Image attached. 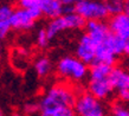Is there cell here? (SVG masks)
Listing matches in <instances>:
<instances>
[{
    "instance_id": "cell-1",
    "label": "cell",
    "mask_w": 129,
    "mask_h": 116,
    "mask_svg": "<svg viewBox=\"0 0 129 116\" xmlns=\"http://www.w3.org/2000/svg\"><path fill=\"white\" fill-rule=\"evenodd\" d=\"M114 66V65H113ZM111 66L102 63H92L88 71V91L90 95L101 101L108 100L114 94L113 86L109 79V74Z\"/></svg>"
},
{
    "instance_id": "cell-2",
    "label": "cell",
    "mask_w": 129,
    "mask_h": 116,
    "mask_svg": "<svg viewBox=\"0 0 129 116\" xmlns=\"http://www.w3.org/2000/svg\"><path fill=\"white\" fill-rule=\"evenodd\" d=\"M77 94L68 83H57L52 85L42 97L38 105H67L74 107Z\"/></svg>"
},
{
    "instance_id": "cell-3",
    "label": "cell",
    "mask_w": 129,
    "mask_h": 116,
    "mask_svg": "<svg viewBox=\"0 0 129 116\" xmlns=\"http://www.w3.org/2000/svg\"><path fill=\"white\" fill-rule=\"evenodd\" d=\"M57 72L69 82H81L88 76V65L76 56H64L57 63Z\"/></svg>"
},
{
    "instance_id": "cell-4",
    "label": "cell",
    "mask_w": 129,
    "mask_h": 116,
    "mask_svg": "<svg viewBox=\"0 0 129 116\" xmlns=\"http://www.w3.org/2000/svg\"><path fill=\"white\" fill-rule=\"evenodd\" d=\"M85 20L81 16H78L76 12H70V13H63L62 16L57 17L55 19H51V21L47 24L46 31L50 40L55 38L57 35L65 30H78L85 26Z\"/></svg>"
},
{
    "instance_id": "cell-5",
    "label": "cell",
    "mask_w": 129,
    "mask_h": 116,
    "mask_svg": "<svg viewBox=\"0 0 129 116\" xmlns=\"http://www.w3.org/2000/svg\"><path fill=\"white\" fill-rule=\"evenodd\" d=\"M76 116H107V109L101 100L89 93L78 94L74 103Z\"/></svg>"
},
{
    "instance_id": "cell-6",
    "label": "cell",
    "mask_w": 129,
    "mask_h": 116,
    "mask_svg": "<svg viewBox=\"0 0 129 116\" xmlns=\"http://www.w3.org/2000/svg\"><path fill=\"white\" fill-rule=\"evenodd\" d=\"M74 11L85 21L104 20L109 17L106 3L103 0H83L74 6Z\"/></svg>"
},
{
    "instance_id": "cell-7",
    "label": "cell",
    "mask_w": 129,
    "mask_h": 116,
    "mask_svg": "<svg viewBox=\"0 0 129 116\" xmlns=\"http://www.w3.org/2000/svg\"><path fill=\"white\" fill-rule=\"evenodd\" d=\"M42 17V13L37 7L26 8L19 7L13 10L11 17H10V24L11 27L14 30H30L35 26L36 21Z\"/></svg>"
},
{
    "instance_id": "cell-8",
    "label": "cell",
    "mask_w": 129,
    "mask_h": 116,
    "mask_svg": "<svg viewBox=\"0 0 129 116\" xmlns=\"http://www.w3.org/2000/svg\"><path fill=\"white\" fill-rule=\"evenodd\" d=\"M109 79L113 86L114 93H116L121 102L129 100V74L121 66H111Z\"/></svg>"
},
{
    "instance_id": "cell-9",
    "label": "cell",
    "mask_w": 129,
    "mask_h": 116,
    "mask_svg": "<svg viewBox=\"0 0 129 116\" xmlns=\"http://www.w3.org/2000/svg\"><path fill=\"white\" fill-rule=\"evenodd\" d=\"M76 57L86 65H91L95 62V44L89 36L84 33L76 45Z\"/></svg>"
},
{
    "instance_id": "cell-10",
    "label": "cell",
    "mask_w": 129,
    "mask_h": 116,
    "mask_svg": "<svg viewBox=\"0 0 129 116\" xmlns=\"http://www.w3.org/2000/svg\"><path fill=\"white\" fill-rule=\"evenodd\" d=\"M110 32L120 38L129 40V14L128 12H122L114 14L108 24Z\"/></svg>"
},
{
    "instance_id": "cell-11",
    "label": "cell",
    "mask_w": 129,
    "mask_h": 116,
    "mask_svg": "<svg viewBox=\"0 0 129 116\" xmlns=\"http://www.w3.org/2000/svg\"><path fill=\"white\" fill-rule=\"evenodd\" d=\"M37 8L40 11L42 16L50 19H55L62 16L64 12V5L62 0H42Z\"/></svg>"
},
{
    "instance_id": "cell-12",
    "label": "cell",
    "mask_w": 129,
    "mask_h": 116,
    "mask_svg": "<svg viewBox=\"0 0 129 116\" xmlns=\"http://www.w3.org/2000/svg\"><path fill=\"white\" fill-rule=\"evenodd\" d=\"M40 116H76L74 107L67 105H38Z\"/></svg>"
},
{
    "instance_id": "cell-13",
    "label": "cell",
    "mask_w": 129,
    "mask_h": 116,
    "mask_svg": "<svg viewBox=\"0 0 129 116\" xmlns=\"http://www.w3.org/2000/svg\"><path fill=\"white\" fill-rule=\"evenodd\" d=\"M106 6L109 16L118 14L122 12H128V3L125 0H106Z\"/></svg>"
},
{
    "instance_id": "cell-14",
    "label": "cell",
    "mask_w": 129,
    "mask_h": 116,
    "mask_svg": "<svg viewBox=\"0 0 129 116\" xmlns=\"http://www.w3.org/2000/svg\"><path fill=\"white\" fill-rule=\"evenodd\" d=\"M52 69V63L47 57H40L38 58L35 63V71L39 77H45L50 74Z\"/></svg>"
},
{
    "instance_id": "cell-15",
    "label": "cell",
    "mask_w": 129,
    "mask_h": 116,
    "mask_svg": "<svg viewBox=\"0 0 129 116\" xmlns=\"http://www.w3.org/2000/svg\"><path fill=\"white\" fill-rule=\"evenodd\" d=\"M111 116H129L128 108L125 107L124 102H116L111 107Z\"/></svg>"
},
{
    "instance_id": "cell-16",
    "label": "cell",
    "mask_w": 129,
    "mask_h": 116,
    "mask_svg": "<svg viewBox=\"0 0 129 116\" xmlns=\"http://www.w3.org/2000/svg\"><path fill=\"white\" fill-rule=\"evenodd\" d=\"M49 43H50V38H49L45 28L39 30L38 33H37V44H38V46L43 49V47H46L49 45Z\"/></svg>"
},
{
    "instance_id": "cell-17",
    "label": "cell",
    "mask_w": 129,
    "mask_h": 116,
    "mask_svg": "<svg viewBox=\"0 0 129 116\" xmlns=\"http://www.w3.org/2000/svg\"><path fill=\"white\" fill-rule=\"evenodd\" d=\"M12 12H13L12 6H10V5H1L0 6V21H5V20L10 19Z\"/></svg>"
},
{
    "instance_id": "cell-18",
    "label": "cell",
    "mask_w": 129,
    "mask_h": 116,
    "mask_svg": "<svg viewBox=\"0 0 129 116\" xmlns=\"http://www.w3.org/2000/svg\"><path fill=\"white\" fill-rule=\"evenodd\" d=\"M12 27L10 24V20H5V21H0V40L5 39L11 32Z\"/></svg>"
},
{
    "instance_id": "cell-19",
    "label": "cell",
    "mask_w": 129,
    "mask_h": 116,
    "mask_svg": "<svg viewBox=\"0 0 129 116\" xmlns=\"http://www.w3.org/2000/svg\"><path fill=\"white\" fill-rule=\"evenodd\" d=\"M42 0H19L20 7H26V8H35L38 7V5Z\"/></svg>"
},
{
    "instance_id": "cell-20",
    "label": "cell",
    "mask_w": 129,
    "mask_h": 116,
    "mask_svg": "<svg viewBox=\"0 0 129 116\" xmlns=\"http://www.w3.org/2000/svg\"><path fill=\"white\" fill-rule=\"evenodd\" d=\"M79 1H83V0H62L63 5H65V6H75Z\"/></svg>"
},
{
    "instance_id": "cell-21",
    "label": "cell",
    "mask_w": 129,
    "mask_h": 116,
    "mask_svg": "<svg viewBox=\"0 0 129 116\" xmlns=\"http://www.w3.org/2000/svg\"><path fill=\"white\" fill-rule=\"evenodd\" d=\"M13 116H23L21 114H19V112H16V114H13Z\"/></svg>"
},
{
    "instance_id": "cell-22",
    "label": "cell",
    "mask_w": 129,
    "mask_h": 116,
    "mask_svg": "<svg viewBox=\"0 0 129 116\" xmlns=\"http://www.w3.org/2000/svg\"><path fill=\"white\" fill-rule=\"evenodd\" d=\"M1 50H3V46H1V40H0V54H1Z\"/></svg>"
},
{
    "instance_id": "cell-23",
    "label": "cell",
    "mask_w": 129,
    "mask_h": 116,
    "mask_svg": "<svg viewBox=\"0 0 129 116\" xmlns=\"http://www.w3.org/2000/svg\"><path fill=\"white\" fill-rule=\"evenodd\" d=\"M0 116H4V114H3V111L0 110Z\"/></svg>"
}]
</instances>
